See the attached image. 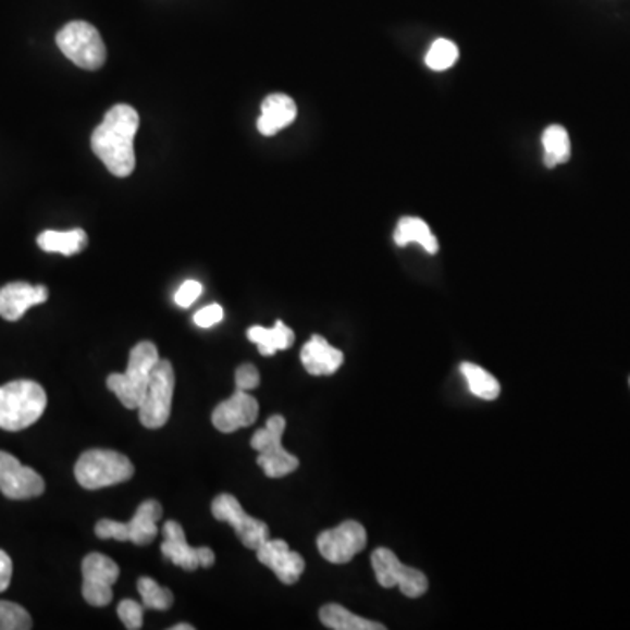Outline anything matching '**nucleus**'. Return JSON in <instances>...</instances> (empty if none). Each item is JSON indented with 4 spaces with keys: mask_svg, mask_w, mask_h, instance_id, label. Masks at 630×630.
<instances>
[{
    "mask_svg": "<svg viewBox=\"0 0 630 630\" xmlns=\"http://www.w3.org/2000/svg\"><path fill=\"white\" fill-rule=\"evenodd\" d=\"M139 112L118 103L109 109L91 135V149L106 169L116 177H128L135 169V135L139 132Z\"/></svg>",
    "mask_w": 630,
    "mask_h": 630,
    "instance_id": "f257e3e1",
    "label": "nucleus"
},
{
    "mask_svg": "<svg viewBox=\"0 0 630 630\" xmlns=\"http://www.w3.org/2000/svg\"><path fill=\"white\" fill-rule=\"evenodd\" d=\"M48 405L46 391L34 381L0 385V430L22 431L36 424Z\"/></svg>",
    "mask_w": 630,
    "mask_h": 630,
    "instance_id": "f03ea898",
    "label": "nucleus"
},
{
    "mask_svg": "<svg viewBox=\"0 0 630 630\" xmlns=\"http://www.w3.org/2000/svg\"><path fill=\"white\" fill-rule=\"evenodd\" d=\"M158 361L160 356L157 345L152 342H140L131 350L125 373H112L108 376V390L116 394L123 407L131 410L139 408L151 379L152 368L157 367Z\"/></svg>",
    "mask_w": 630,
    "mask_h": 630,
    "instance_id": "7ed1b4c3",
    "label": "nucleus"
},
{
    "mask_svg": "<svg viewBox=\"0 0 630 630\" xmlns=\"http://www.w3.org/2000/svg\"><path fill=\"white\" fill-rule=\"evenodd\" d=\"M134 473L135 468L128 457L120 452L103 450V448H94V450L81 454L74 468L77 483L88 491L126 482L134 477Z\"/></svg>",
    "mask_w": 630,
    "mask_h": 630,
    "instance_id": "20e7f679",
    "label": "nucleus"
},
{
    "mask_svg": "<svg viewBox=\"0 0 630 630\" xmlns=\"http://www.w3.org/2000/svg\"><path fill=\"white\" fill-rule=\"evenodd\" d=\"M284 430H286V419L277 413V416L270 417L267 425L256 431L255 436L250 438V447L260 454L258 466L269 479H284L287 474L295 473L300 466L298 457L282 447Z\"/></svg>",
    "mask_w": 630,
    "mask_h": 630,
    "instance_id": "39448f33",
    "label": "nucleus"
},
{
    "mask_svg": "<svg viewBox=\"0 0 630 630\" xmlns=\"http://www.w3.org/2000/svg\"><path fill=\"white\" fill-rule=\"evenodd\" d=\"M57 45L69 60L85 71H97L108 59L100 32L88 22H71L57 34Z\"/></svg>",
    "mask_w": 630,
    "mask_h": 630,
    "instance_id": "423d86ee",
    "label": "nucleus"
},
{
    "mask_svg": "<svg viewBox=\"0 0 630 630\" xmlns=\"http://www.w3.org/2000/svg\"><path fill=\"white\" fill-rule=\"evenodd\" d=\"M175 373L171 361L160 359L152 368L151 379L144 393L139 419L144 428L160 430L171 419L172 399H174Z\"/></svg>",
    "mask_w": 630,
    "mask_h": 630,
    "instance_id": "0eeeda50",
    "label": "nucleus"
},
{
    "mask_svg": "<svg viewBox=\"0 0 630 630\" xmlns=\"http://www.w3.org/2000/svg\"><path fill=\"white\" fill-rule=\"evenodd\" d=\"M161 515L163 508L158 501H144L131 522L103 519L95 526V534L100 540L132 541L135 545H149L158 536V520Z\"/></svg>",
    "mask_w": 630,
    "mask_h": 630,
    "instance_id": "6e6552de",
    "label": "nucleus"
},
{
    "mask_svg": "<svg viewBox=\"0 0 630 630\" xmlns=\"http://www.w3.org/2000/svg\"><path fill=\"white\" fill-rule=\"evenodd\" d=\"M371 566L375 571L376 581L384 589L399 586L402 594L407 595L410 600L424 595L430 589V581L424 572L405 566L390 548H376L371 554Z\"/></svg>",
    "mask_w": 630,
    "mask_h": 630,
    "instance_id": "1a4fd4ad",
    "label": "nucleus"
},
{
    "mask_svg": "<svg viewBox=\"0 0 630 630\" xmlns=\"http://www.w3.org/2000/svg\"><path fill=\"white\" fill-rule=\"evenodd\" d=\"M212 515L215 520L230 523L240 538L242 545L250 551H258L264 541L270 540L269 526L247 515L232 494H220L212 501Z\"/></svg>",
    "mask_w": 630,
    "mask_h": 630,
    "instance_id": "9d476101",
    "label": "nucleus"
},
{
    "mask_svg": "<svg viewBox=\"0 0 630 630\" xmlns=\"http://www.w3.org/2000/svg\"><path fill=\"white\" fill-rule=\"evenodd\" d=\"M83 571V597L86 603L97 608L108 606L112 601V585L120 578V568L114 560L109 559L106 555L94 554L86 555L81 564Z\"/></svg>",
    "mask_w": 630,
    "mask_h": 630,
    "instance_id": "9b49d317",
    "label": "nucleus"
},
{
    "mask_svg": "<svg viewBox=\"0 0 630 630\" xmlns=\"http://www.w3.org/2000/svg\"><path fill=\"white\" fill-rule=\"evenodd\" d=\"M367 546V529L356 520H347L338 528L328 529L318 536V548L331 564H347Z\"/></svg>",
    "mask_w": 630,
    "mask_h": 630,
    "instance_id": "f8f14e48",
    "label": "nucleus"
},
{
    "mask_svg": "<svg viewBox=\"0 0 630 630\" xmlns=\"http://www.w3.org/2000/svg\"><path fill=\"white\" fill-rule=\"evenodd\" d=\"M161 554L165 559L171 560L175 566L186 569V571H195L198 568H212L215 563L214 552L207 548V546L188 545L186 534L181 523L175 520H169L163 526V543H161Z\"/></svg>",
    "mask_w": 630,
    "mask_h": 630,
    "instance_id": "ddd939ff",
    "label": "nucleus"
},
{
    "mask_svg": "<svg viewBox=\"0 0 630 630\" xmlns=\"http://www.w3.org/2000/svg\"><path fill=\"white\" fill-rule=\"evenodd\" d=\"M0 492L8 499H32L45 492V480L16 457L0 450Z\"/></svg>",
    "mask_w": 630,
    "mask_h": 630,
    "instance_id": "4468645a",
    "label": "nucleus"
},
{
    "mask_svg": "<svg viewBox=\"0 0 630 630\" xmlns=\"http://www.w3.org/2000/svg\"><path fill=\"white\" fill-rule=\"evenodd\" d=\"M256 554H258V560L272 569L284 585H295L304 575V557L298 552L291 551L284 540L264 541Z\"/></svg>",
    "mask_w": 630,
    "mask_h": 630,
    "instance_id": "2eb2a0df",
    "label": "nucleus"
},
{
    "mask_svg": "<svg viewBox=\"0 0 630 630\" xmlns=\"http://www.w3.org/2000/svg\"><path fill=\"white\" fill-rule=\"evenodd\" d=\"M260 413V405L247 391H235L232 398L220 403L212 411V424L221 433L233 431L255 424Z\"/></svg>",
    "mask_w": 630,
    "mask_h": 630,
    "instance_id": "dca6fc26",
    "label": "nucleus"
},
{
    "mask_svg": "<svg viewBox=\"0 0 630 630\" xmlns=\"http://www.w3.org/2000/svg\"><path fill=\"white\" fill-rule=\"evenodd\" d=\"M50 298L46 286H32L28 282H11L0 289V316L5 321H20L28 309L42 305Z\"/></svg>",
    "mask_w": 630,
    "mask_h": 630,
    "instance_id": "f3484780",
    "label": "nucleus"
},
{
    "mask_svg": "<svg viewBox=\"0 0 630 630\" xmlns=\"http://www.w3.org/2000/svg\"><path fill=\"white\" fill-rule=\"evenodd\" d=\"M301 365L310 375H333L344 365V353L328 344L326 338L313 335L301 349Z\"/></svg>",
    "mask_w": 630,
    "mask_h": 630,
    "instance_id": "a211bd4d",
    "label": "nucleus"
},
{
    "mask_svg": "<svg viewBox=\"0 0 630 630\" xmlns=\"http://www.w3.org/2000/svg\"><path fill=\"white\" fill-rule=\"evenodd\" d=\"M298 109L295 100L284 94H272L261 103V116L258 118V131L264 137H272L284 131L296 120Z\"/></svg>",
    "mask_w": 630,
    "mask_h": 630,
    "instance_id": "6ab92c4d",
    "label": "nucleus"
},
{
    "mask_svg": "<svg viewBox=\"0 0 630 630\" xmlns=\"http://www.w3.org/2000/svg\"><path fill=\"white\" fill-rule=\"evenodd\" d=\"M396 246L405 247L408 244H419L425 252L436 255L438 252V240L431 232L430 224L416 215H405L398 221L396 232H394Z\"/></svg>",
    "mask_w": 630,
    "mask_h": 630,
    "instance_id": "aec40b11",
    "label": "nucleus"
},
{
    "mask_svg": "<svg viewBox=\"0 0 630 630\" xmlns=\"http://www.w3.org/2000/svg\"><path fill=\"white\" fill-rule=\"evenodd\" d=\"M247 338L256 344L260 354L273 356L279 350H287L295 344V331L277 321L273 328L252 326L247 330Z\"/></svg>",
    "mask_w": 630,
    "mask_h": 630,
    "instance_id": "412c9836",
    "label": "nucleus"
},
{
    "mask_svg": "<svg viewBox=\"0 0 630 630\" xmlns=\"http://www.w3.org/2000/svg\"><path fill=\"white\" fill-rule=\"evenodd\" d=\"M37 246L45 252H57L63 256L79 255L88 246V235L85 230L81 228L71 230V232L46 230L37 237Z\"/></svg>",
    "mask_w": 630,
    "mask_h": 630,
    "instance_id": "4be33fe9",
    "label": "nucleus"
},
{
    "mask_svg": "<svg viewBox=\"0 0 630 630\" xmlns=\"http://www.w3.org/2000/svg\"><path fill=\"white\" fill-rule=\"evenodd\" d=\"M319 618L328 629L333 630H384L385 626L379 621L367 620V618L354 615L349 609H345L341 604H326L319 612Z\"/></svg>",
    "mask_w": 630,
    "mask_h": 630,
    "instance_id": "5701e85b",
    "label": "nucleus"
},
{
    "mask_svg": "<svg viewBox=\"0 0 630 630\" xmlns=\"http://www.w3.org/2000/svg\"><path fill=\"white\" fill-rule=\"evenodd\" d=\"M543 151H545V165L548 169L563 165L571 158V139L564 126L552 125L543 132L541 137Z\"/></svg>",
    "mask_w": 630,
    "mask_h": 630,
    "instance_id": "b1692460",
    "label": "nucleus"
},
{
    "mask_svg": "<svg viewBox=\"0 0 630 630\" xmlns=\"http://www.w3.org/2000/svg\"><path fill=\"white\" fill-rule=\"evenodd\" d=\"M460 373L465 375L474 396H479L485 402H492V399H496L499 396V382L496 381V376H492L483 368L477 367L473 362H465V365H460Z\"/></svg>",
    "mask_w": 630,
    "mask_h": 630,
    "instance_id": "393cba45",
    "label": "nucleus"
},
{
    "mask_svg": "<svg viewBox=\"0 0 630 630\" xmlns=\"http://www.w3.org/2000/svg\"><path fill=\"white\" fill-rule=\"evenodd\" d=\"M137 589H139L140 597H143L144 608L165 612L174 604V594L165 586L158 585L152 578H139Z\"/></svg>",
    "mask_w": 630,
    "mask_h": 630,
    "instance_id": "a878e982",
    "label": "nucleus"
},
{
    "mask_svg": "<svg viewBox=\"0 0 630 630\" xmlns=\"http://www.w3.org/2000/svg\"><path fill=\"white\" fill-rule=\"evenodd\" d=\"M459 59L457 46L448 39L434 40L430 51L425 54V65L431 71L443 72L454 67V63Z\"/></svg>",
    "mask_w": 630,
    "mask_h": 630,
    "instance_id": "bb28decb",
    "label": "nucleus"
},
{
    "mask_svg": "<svg viewBox=\"0 0 630 630\" xmlns=\"http://www.w3.org/2000/svg\"><path fill=\"white\" fill-rule=\"evenodd\" d=\"M32 629V618L27 609L10 601H0V630Z\"/></svg>",
    "mask_w": 630,
    "mask_h": 630,
    "instance_id": "cd10ccee",
    "label": "nucleus"
},
{
    "mask_svg": "<svg viewBox=\"0 0 630 630\" xmlns=\"http://www.w3.org/2000/svg\"><path fill=\"white\" fill-rule=\"evenodd\" d=\"M118 617L128 630L143 629L144 604L132 600L121 601L118 606Z\"/></svg>",
    "mask_w": 630,
    "mask_h": 630,
    "instance_id": "c85d7f7f",
    "label": "nucleus"
},
{
    "mask_svg": "<svg viewBox=\"0 0 630 630\" xmlns=\"http://www.w3.org/2000/svg\"><path fill=\"white\" fill-rule=\"evenodd\" d=\"M260 371L255 365L246 362V365H240L235 371V384H237V390L240 391H252L260 385Z\"/></svg>",
    "mask_w": 630,
    "mask_h": 630,
    "instance_id": "c756f323",
    "label": "nucleus"
},
{
    "mask_svg": "<svg viewBox=\"0 0 630 630\" xmlns=\"http://www.w3.org/2000/svg\"><path fill=\"white\" fill-rule=\"evenodd\" d=\"M201 291H203V287H201L200 282L186 281L175 293V304L183 307V309H189L200 298Z\"/></svg>",
    "mask_w": 630,
    "mask_h": 630,
    "instance_id": "7c9ffc66",
    "label": "nucleus"
},
{
    "mask_svg": "<svg viewBox=\"0 0 630 630\" xmlns=\"http://www.w3.org/2000/svg\"><path fill=\"white\" fill-rule=\"evenodd\" d=\"M223 307L218 304H212L207 305V307H203V309L198 310V312L195 313L193 321H195V324H197L198 328H212L215 326L218 322L223 321Z\"/></svg>",
    "mask_w": 630,
    "mask_h": 630,
    "instance_id": "2f4dec72",
    "label": "nucleus"
},
{
    "mask_svg": "<svg viewBox=\"0 0 630 630\" xmlns=\"http://www.w3.org/2000/svg\"><path fill=\"white\" fill-rule=\"evenodd\" d=\"M13 578V560L4 551H0V592L8 591Z\"/></svg>",
    "mask_w": 630,
    "mask_h": 630,
    "instance_id": "473e14b6",
    "label": "nucleus"
},
{
    "mask_svg": "<svg viewBox=\"0 0 630 630\" xmlns=\"http://www.w3.org/2000/svg\"><path fill=\"white\" fill-rule=\"evenodd\" d=\"M195 627L186 626V623H180V626L172 627V630H193Z\"/></svg>",
    "mask_w": 630,
    "mask_h": 630,
    "instance_id": "72a5a7b5",
    "label": "nucleus"
}]
</instances>
